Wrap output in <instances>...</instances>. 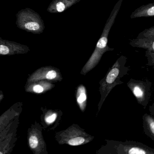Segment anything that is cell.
<instances>
[{
  "mask_svg": "<svg viewBox=\"0 0 154 154\" xmlns=\"http://www.w3.org/2000/svg\"><path fill=\"white\" fill-rule=\"evenodd\" d=\"M122 1L123 0H119L112 10L104 26L100 38L97 42L95 49L82 70L83 73L84 74L90 72L98 64L105 52L108 50H111L108 46V36L119 13Z\"/></svg>",
  "mask_w": 154,
  "mask_h": 154,
  "instance_id": "cell-1",
  "label": "cell"
},
{
  "mask_svg": "<svg viewBox=\"0 0 154 154\" xmlns=\"http://www.w3.org/2000/svg\"><path fill=\"white\" fill-rule=\"evenodd\" d=\"M16 18V24L20 29L35 35H40L45 30V23L41 16L29 8L19 11Z\"/></svg>",
  "mask_w": 154,
  "mask_h": 154,
  "instance_id": "cell-2",
  "label": "cell"
},
{
  "mask_svg": "<svg viewBox=\"0 0 154 154\" xmlns=\"http://www.w3.org/2000/svg\"><path fill=\"white\" fill-rule=\"evenodd\" d=\"M154 16V3L142 6L136 9L131 16V18L142 17H151Z\"/></svg>",
  "mask_w": 154,
  "mask_h": 154,
  "instance_id": "cell-5",
  "label": "cell"
},
{
  "mask_svg": "<svg viewBox=\"0 0 154 154\" xmlns=\"http://www.w3.org/2000/svg\"><path fill=\"white\" fill-rule=\"evenodd\" d=\"M33 91L37 93H41L44 91V88L40 85H36L33 87Z\"/></svg>",
  "mask_w": 154,
  "mask_h": 154,
  "instance_id": "cell-15",
  "label": "cell"
},
{
  "mask_svg": "<svg viewBox=\"0 0 154 154\" xmlns=\"http://www.w3.org/2000/svg\"><path fill=\"white\" fill-rule=\"evenodd\" d=\"M76 99L80 109L84 111L86 107L87 95L85 87L83 85H80L77 89Z\"/></svg>",
  "mask_w": 154,
  "mask_h": 154,
  "instance_id": "cell-6",
  "label": "cell"
},
{
  "mask_svg": "<svg viewBox=\"0 0 154 154\" xmlns=\"http://www.w3.org/2000/svg\"><path fill=\"white\" fill-rule=\"evenodd\" d=\"M79 0H53L47 8L49 13H59L63 12Z\"/></svg>",
  "mask_w": 154,
  "mask_h": 154,
  "instance_id": "cell-4",
  "label": "cell"
},
{
  "mask_svg": "<svg viewBox=\"0 0 154 154\" xmlns=\"http://www.w3.org/2000/svg\"><path fill=\"white\" fill-rule=\"evenodd\" d=\"M132 91L135 96L138 99H142L144 96V92L143 89L139 85H135L132 89Z\"/></svg>",
  "mask_w": 154,
  "mask_h": 154,
  "instance_id": "cell-9",
  "label": "cell"
},
{
  "mask_svg": "<svg viewBox=\"0 0 154 154\" xmlns=\"http://www.w3.org/2000/svg\"><path fill=\"white\" fill-rule=\"evenodd\" d=\"M57 114L56 113H53L50 116H48L47 118H46V121L47 123L50 124V123H53V122L55 121L57 118Z\"/></svg>",
  "mask_w": 154,
  "mask_h": 154,
  "instance_id": "cell-14",
  "label": "cell"
},
{
  "mask_svg": "<svg viewBox=\"0 0 154 154\" xmlns=\"http://www.w3.org/2000/svg\"><path fill=\"white\" fill-rule=\"evenodd\" d=\"M57 76V73L54 70H51L47 74L46 77L48 80H53L56 78Z\"/></svg>",
  "mask_w": 154,
  "mask_h": 154,
  "instance_id": "cell-13",
  "label": "cell"
},
{
  "mask_svg": "<svg viewBox=\"0 0 154 154\" xmlns=\"http://www.w3.org/2000/svg\"><path fill=\"white\" fill-rule=\"evenodd\" d=\"M28 47L14 41L3 39L0 37V55H11L26 54L29 51Z\"/></svg>",
  "mask_w": 154,
  "mask_h": 154,
  "instance_id": "cell-3",
  "label": "cell"
},
{
  "mask_svg": "<svg viewBox=\"0 0 154 154\" xmlns=\"http://www.w3.org/2000/svg\"><path fill=\"white\" fill-rule=\"evenodd\" d=\"M147 122L149 125V128L150 129V131L152 134H154V121L153 119L150 117H148L146 118Z\"/></svg>",
  "mask_w": 154,
  "mask_h": 154,
  "instance_id": "cell-12",
  "label": "cell"
},
{
  "mask_svg": "<svg viewBox=\"0 0 154 154\" xmlns=\"http://www.w3.org/2000/svg\"><path fill=\"white\" fill-rule=\"evenodd\" d=\"M29 144L32 148H35L37 146L38 140L35 136H31L29 138Z\"/></svg>",
  "mask_w": 154,
  "mask_h": 154,
  "instance_id": "cell-11",
  "label": "cell"
},
{
  "mask_svg": "<svg viewBox=\"0 0 154 154\" xmlns=\"http://www.w3.org/2000/svg\"><path fill=\"white\" fill-rule=\"evenodd\" d=\"M82 132H77L75 133L69 134V138L67 140V143L72 146H77L84 144L86 142L87 139L85 138V136H82Z\"/></svg>",
  "mask_w": 154,
  "mask_h": 154,
  "instance_id": "cell-7",
  "label": "cell"
},
{
  "mask_svg": "<svg viewBox=\"0 0 154 154\" xmlns=\"http://www.w3.org/2000/svg\"><path fill=\"white\" fill-rule=\"evenodd\" d=\"M119 74V69L118 67H113L110 70L107 77H106V84L107 85H110L113 84L117 79L118 75Z\"/></svg>",
  "mask_w": 154,
  "mask_h": 154,
  "instance_id": "cell-8",
  "label": "cell"
},
{
  "mask_svg": "<svg viewBox=\"0 0 154 154\" xmlns=\"http://www.w3.org/2000/svg\"><path fill=\"white\" fill-rule=\"evenodd\" d=\"M127 153L130 154H145L147 153L146 149L137 146H132L128 149Z\"/></svg>",
  "mask_w": 154,
  "mask_h": 154,
  "instance_id": "cell-10",
  "label": "cell"
}]
</instances>
